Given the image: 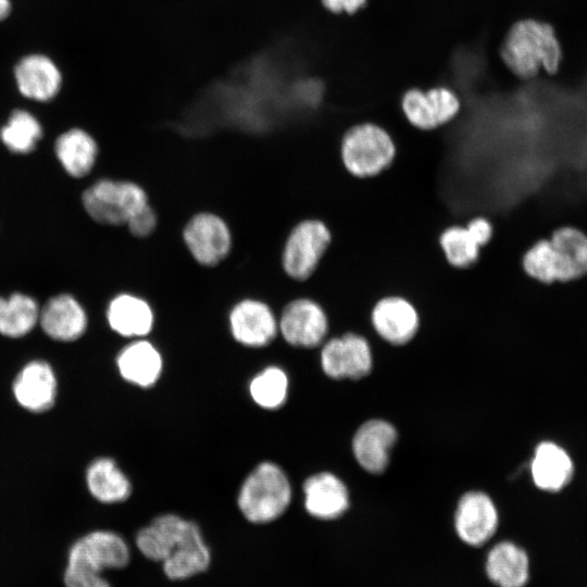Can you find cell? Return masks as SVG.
<instances>
[{
  "label": "cell",
  "instance_id": "6da1fadb",
  "mask_svg": "<svg viewBox=\"0 0 587 587\" xmlns=\"http://www.w3.org/2000/svg\"><path fill=\"white\" fill-rule=\"evenodd\" d=\"M139 553L160 563L164 576L184 582L205 573L212 563L211 548L199 525L176 513H163L140 527L134 538Z\"/></svg>",
  "mask_w": 587,
  "mask_h": 587
},
{
  "label": "cell",
  "instance_id": "ac0fdd59",
  "mask_svg": "<svg viewBox=\"0 0 587 587\" xmlns=\"http://www.w3.org/2000/svg\"><path fill=\"white\" fill-rule=\"evenodd\" d=\"M38 324L49 338L71 342L85 334L88 317L77 299L67 294H61L50 298L40 308Z\"/></svg>",
  "mask_w": 587,
  "mask_h": 587
},
{
  "label": "cell",
  "instance_id": "7402d4cb",
  "mask_svg": "<svg viewBox=\"0 0 587 587\" xmlns=\"http://www.w3.org/2000/svg\"><path fill=\"white\" fill-rule=\"evenodd\" d=\"M116 367L125 382L141 388H149L159 380L163 360L152 342L145 338H137L118 352Z\"/></svg>",
  "mask_w": 587,
  "mask_h": 587
},
{
  "label": "cell",
  "instance_id": "e0dca14e",
  "mask_svg": "<svg viewBox=\"0 0 587 587\" xmlns=\"http://www.w3.org/2000/svg\"><path fill=\"white\" fill-rule=\"evenodd\" d=\"M483 572L494 587H525L530 578L529 555L512 540L497 541L484 555Z\"/></svg>",
  "mask_w": 587,
  "mask_h": 587
},
{
  "label": "cell",
  "instance_id": "5b68a950",
  "mask_svg": "<svg viewBox=\"0 0 587 587\" xmlns=\"http://www.w3.org/2000/svg\"><path fill=\"white\" fill-rule=\"evenodd\" d=\"M397 147L387 129L373 122H361L348 127L339 142L340 161L355 178H372L386 171L394 162Z\"/></svg>",
  "mask_w": 587,
  "mask_h": 587
},
{
  "label": "cell",
  "instance_id": "9a60e30c",
  "mask_svg": "<svg viewBox=\"0 0 587 587\" xmlns=\"http://www.w3.org/2000/svg\"><path fill=\"white\" fill-rule=\"evenodd\" d=\"M370 320L379 337L396 346L413 339L421 323L416 305L401 295L378 298L371 309Z\"/></svg>",
  "mask_w": 587,
  "mask_h": 587
},
{
  "label": "cell",
  "instance_id": "836d02e7",
  "mask_svg": "<svg viewBox=\"0 0 587 587\" xmlns=\"http://www.w3.org/2000/svg\"><path fill=\"white\" fill-rule=\"evenodd\" d=\"M320 2L322 8L332 14L353 15L365 7L367 0H320Z\"/></svg>",
  "mask_w": 587,
  "mask_h": 587
},
{
  "label": "cell",
  "instance_id": "9c48e42d",
  "mask_svg": "<svg viewBox=\"0 0 587 587\" xmlns=\"http://www.w3.org/2000/svg\"><path fill=\"white\" fill-rule=\"evenodd\" d=\"M130 561V546L120 533L112 529H92L70 545L65 565L105 574L126 569Z\"/></svg>",
  "mask_w": 587,
  "mask_h": 587
},
{
  "label": "cell",
  "instance_id": "3957f363",
  "mask_svg": "<svg viewBox=\"0 0 587 587\" xmlns=\"http://www.w3.org/2000/svg\"><path fill=\"white\" fill-rule=\"evenodd\" d=\"M499 57L513 76L529 80L541 72L557 74L563 62V48L550 23L525 17L508 28L499 46Z\"/></svg>",
  "mask_w": 587,
  "mask_h": 587
},
{
  "label": "cell",
  "instance_id": "e575fe53",
  "mask_svg": "<svg viewBox=\"0 0 587 587\" xmlns=\"http://www.w3.org/2000/svg\"><path fill=\"white\" fill-rule=\"evenodd\" d=\"M11 10L10 0H0V21L4 20Z\"/></svg>",
  "mask_w": 587,
  "mask_h": 587
},
{
  "label": "cell",
  "instance_id": "2e32d148",
  "mask_svg": "<svg viewBox=\"0 0 587 587\" xmlns=\"http://www.w3.org/2000/svg\"><path fill=\"white\" fill-rule=\"evenodd\" d=\"M12 394L18 405L29 412L50 410L58 395V379L51 364L43 360L24 364L12 383Z\"/></svg>",
  "mask_w": 587,
  "mask_h": 587
},
{
  "label": "cell",
  "instance_id": "30bf717a",
  "mask_svg": "<svg viewBox=\"0 0 587 587\" xmlns=\"http://www.w3.org/2000/svg\"><path fill=\"white\" fill-rule=\"evenodd\" d=\"M400 109L407 122L422 132H433L453 122L460 114V96L447 86L427 89L411 87L400 97Z\"/></svg>",
  "mask_w": 587,
  "mask_h": 587
},
{
  "label": "cell",
  "instance_id": "ba28073f",
  "mask_svg": "<svg viewBox=\"0 0 587 587\" xmlns=\"http://www.w3.org/2000/svg\"><path fill=\"white\" fill-rule=\"evenodd\" d=\"M182 240L191 260L204 268L222 264L234 245L229 224L212 211L193 213L183 226Z\"/></svg>",
  "mask_w": 587,
  "mask_h": 587
},
{
  "label": "cell",
  "instance_id": "4dcf8cb0",
  "mask_svg": "<svg viewBox=\"0 0 587 587\" xmlns=\"http://www.w3.org/2000/svg\"><path fill=\"white\" fill-rule=\"evenodd\" d=\"M62 584L64 587H113L105 574L68 565H64Z\"/></svg>",
  "mask_w": 587,
  "mask_h": 587
},
{
  "label": "cell",
  "instance_id": "f1b7e54d",
  "mask_svg": "<svg viewBox=\"0 0 587 587\" xmlns=\"http://www.w3.org/2000/svg\"><path fill=\"white\" fill-rule=\"evenodd\" d=\"M289 380L286 372L271 365L259 372L249 383V394L255 404L262 409L275 410L287 399Z\"/></svg>",
  "mask_w": 587,
  "mask_h": 587
},
{
  "label": "cell",
  "instance_id": "8992f818",
  "mask_svg": "<svg viewBox=\"0 0 587 587\" xmlns=\"http://www.w3.org/2000/svg\"><path fill=\"white\" fill-rule=\"evenodd\" d=\"M333 240L328 225L319 217H303L288 230L279 263L284 275L303 284L317 271Z\"/></svg>",
  "mask_w": 587,
  "mask_h": 587
},
{
  "label": "cell",
  "instance_id": "d4e9b609",
  "mask_svg": "<svg viewBox=\"0 0 587 587\" xmlns=\"http://www.w3.org/2000/svg\"><path fill=\"white\" fill-rule=\"evenodd\" d=\"M535 485L546 491H559L573 476V463L566 451L554 442H540L530 464Z\"/></svg>",
  "mask_w": 587,
  "mask_h": 587
},
{
  "label": "cell",
  "instance_id": "d6986e66",
  "mask_svg": "<svg viewBox=\"0 0 587 587\" xmlns=\"http://www.w3.org/2000/svg\"><path fill=\"white\" fill-rule=\"evenodd\" d=\"M304 509L319 521H333L349 509V491L336 475L320 472L309 476L303 483Z\"/></svg>",
  "mask_w": 587,
  "mask_h": 587
},
{
  "label": "cell",
  "instance_id": "8fae6325",
  "mask_svg": "<svg viewBox=\"0 0 587 587\" xmlns=\"http://www.w3.org/2000/svg\"><path fill=\"white\" fill-rule=\"evenodd\" d=\"M278 319V333L294 347L313 348L321 345L329 328L323 305L311 297H297L288 301Z\"/></svg>",
  "mask_w": 587,
  "mask_h": 587
},
{
  "label": "cell",
  "instance_id": "52a82bcc",
  "mask_svg": "<svg viewBox=\"0 0 587 587\" xmlns=\"http://www.w3.org/2000/svg\"><path fill=\"white\" fill-rule=\"evenodd\" d=\"M87 214L97 223L122 226L150 203L147 189L130 179L102 178L82 196Z\"/></svg>",
  "mask_w": 587,
  "mask_h": 587
},
{
  "label": "cell",
  "instance_id": "7a4b0ae2",
  "mask_svg": "<svg viewBox=\"0 0 587 587\" xmlns=\"http://www.w3.org/2000/svg\"><path fill=\"white\" fill-rule=\"evenodd\" d=\"M521 267L527 277L546 286L587 277V234L572 225L554 228L523 252Z\"/></svg>",
  "mask_w": 587,
  "mask_h": 587
},
{
  "label": "cell",
  "instance_id": "ffe728a7",
  "mask_svg": "<svg viewBox=\"0 0 587 587\" xmlns=\"http://www.w3.org/2000/svg\"><path fill=\"white\" fill-rule=\"evenodd\" d=\"M397 440V430L384 420H370L362 424L352 439V451L365 471L383 473L389 462V451Z\"/></svg>",
  "mask_w": 587,
  "mask_h": 587
},
{
  "label": "cell",
  "instance_id": "f546056e",
  "mask_svg": "<svg viewBox=\"0 0 587 587\" xmlns=\"http://www.w3.org/2000/svg\"><path fill=\"white\" fill-rule=\"evenodd\" d=\"M42 136L38 120L25 110H15L0 130L4 146L15 153L33 151Z\"/></svg>",
  "mask_w": 587,
  "mask_h": 587
},
{
  "label": "cell",
  "instance_id": "1f68e13d",
  "mask_svg": "<svg viewBox=\"0 0 587 587\" xmlns=\"http://www.w3.org/2000/svg\"><path fill=\"white\" fill-rule=\"evenodd\" d=\"M159 225V215L154 207L149 203L136 213L127 223L128 233L137 239H146L153 235Z\"/></svg>",
  "mask_w": 587,
  "mask_h": 587
},
{
  "label": "cell",
  "instance_id": "7c38bea8",
  "mask_svg": "<svg viewBox=\"0 0 587 587\" xmlns=\"http://www.w3.org/2000/svg\"><path fill=\"white\" fill-rule=\"evenodd\" d=\"M499 513L492 499L478 490L461 496L453 515L458 539L467 548L480 549L496 535Z\"/></svg>",
  "mask_w": 587,
  "mask_h": 587
},
{
  "label": "cell",
  "instance_id": "d6a6232c",
  "mask_svg": "<svg viewBox=\"0 0 587 587\" xmlns=\"http://www.w3.org/2000/svg\"><path fill=\"white\" fill-rule=\"evenodd\" d=\"M464 225L467 228L472 238L480 248L487 246L490 242L494 236L495 228L489 217L477 214L470 217Z\"/></svg>",
  "mask_w": 587,
  "mask_h": 587
},
{
  "label": "cell",
  "instance_id": "4316f807",
  "mask_svg": "<svg viewBox=\"0 0 587 587\" xmlns=\"http://www.w3.org/2000/svg\"><path fill=\"white\" fill-rule=\"evenodd\" d=\"M39 311L36 300L25 294L0 296V335L14 339L26 336L38 324Z\"/></svg>",
  "mask_w": 587,
  "mask_h": 587
},
{
  "label": "cell",
  "instance_id": "4fadbf2b",
  "mask_svg": "<svg viewBox=\"0 0 587 587\" xmlns=\"http://www.w3.org/2000/svg\"><path fill=\"white\" fill-rule=\"evenodd\" d=\"M372 364L366 338L353 332L329 339L321 351L322 370L334 379H359L371 372Z\"/></svg>",
  "mask_w": 587,
  "mask_h": 587
},
{
  "label": "cell",
  "instance_id": "cb8c5ba5",
  "mask_svg": "<svg viewBox=\"0 0 587 587\" xmlns=\"http://www.w3.org/2000/svg\"><path fill=\"white\" fill-rule=\"evenodd\" d=\"M86 486L90 496L103 504L126 501L132 495V484L115 460L101 457L86 470Z\"/></svg>",
  "mask_w": 587,
  "mask_h": 587
},
{
  "label": "cell",
  "instance_id": "484cf974",
  "mask_svg": "<svg viewBox=\"0 0 587 587\" xmlns=\"http://www.w3.org/2000/svg\"><path fill=\"white\" fill-rule=\"evenodd\" d=\"M54 151L66 173L80 178L93 168L98 157V145L86 130L72 128L57 138Z\"/></svg>",
  "mask_w": 587,
  "mask_h": 587
},
{
  "label": "cell",
  "instance_id": "83f0119b",
  "mask_svg": "<svg viewBox=\"0 0 587 587\" xmlns=\"http://www.w3.org/2000/svg\"><path fill=\"white\" fill-rule=\"evenodd\" d=\"M438 243L447 263L454 268H469L480 255L482 248L463 224L445 227L438 236Z\"/></svg>",
  "mask_w": 587,
  "mask_h": 587
},
{
  "label": "cell",
  "instance_id": "603a6c76",
  "mask_svg": "<svg viewBox=\"0 0 587 587\" xmlns=\"http://www.w3.org/2000/svg\"><path fill=\"white\" fill-rule=\"evenodd\" d=\"M15 80L20 92L29 99L48 101L60 90L62 76L57 65L42 54H29L16 64Z\"/></svg>",
  "mask_w": 587,
  "mask_h": 587
},
{
  "label": "cell",
  "instance_id": "44dd1931",
  "mask_svg": "<svg viewBox=\"0 0 587 587\" xmlns=\"http://www.w3.org/2000/svg\"><path fill=\"white\" fill-rule=\"evenodd\" d=\"M105 316L110 328L126 338H145L154 325L151 304L132 292H121L113 297L108 304Z\"/></svg>",
  "mask_w": 587,
  "mask_h": 587
},
{
  "label": "cell",
  "instance_id": "5bb4252c",
  "mask_svg": "<svg viewBox=\"0 0 587 587\" xmlns=\"http://www.w3.org/2000/svg\"><path fill=\"white\" fill-rule=\"evenodd\" d=\"M228 325L233 338L249 348L265 347L278 334V319L274 311L257 298L237 301L229 311Z\"/></svg>",
  "mask_w": 587,
  "mask_h": 587
},
{
  "label": "cell",
  "instance_id": "277c9868",
  "mask_svg": "<svg viewBox=\"0 0 587 587\" xmlns=\"http://www.w3.org/2000/svg\"><path fill=\"white\" fill-rule=\"evenodd\" d=\"M291 498V485L285 471L275 462L263 461L240 485L237 507L246 521L263 525L284 515Z\"/></svg>",
  "mask_w": 587,
  "mask_h": 587
}]
</instances>
